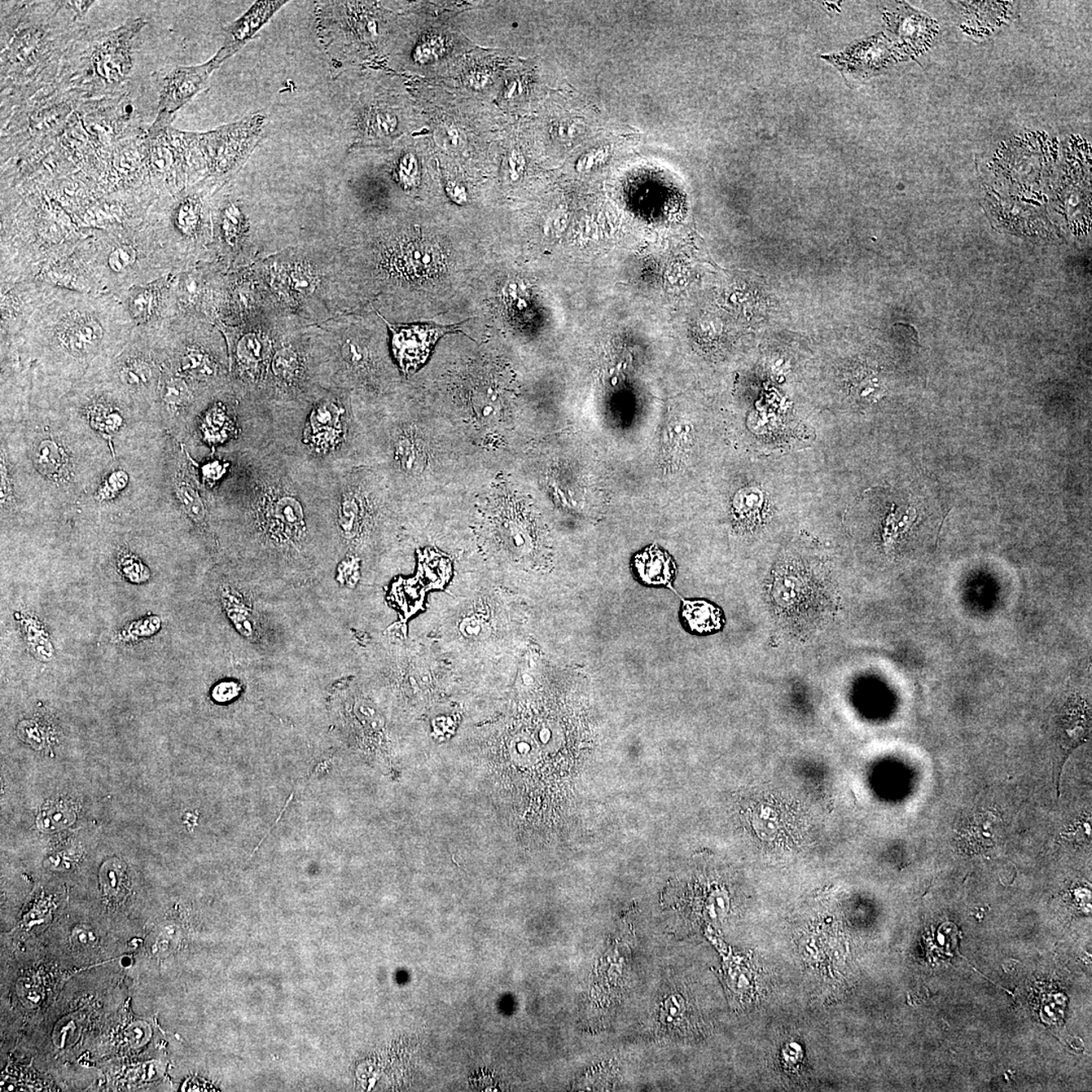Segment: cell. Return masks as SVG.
Returning <instances> with one entry per match:
<instances>
[{
    "mask_svg": "<svg viewBox=\"0 0 1092 1092\" xmlns=\"http://www.w3.org/2000/svg\"><path fill=\"white\" fill-rule=\"evenodd\" d=\"M233 449L221 491L248 558L278 568L313 564L321 528L334 526L331 468L261 425L248 427Z\"/></svg>",
    "mask_w": 1092,
    "mask_h": 1092,
    "instance_id": "6da1fadb",
    "label": "cell"
},
{
    "mask_svg": "<svg viewBox=\"0 0 1092 1092\" xmlns=\"http://www.w3.org/2000/svg\"><path fill=\"white\" fill-rule=\"evenodd\" d=\"M94 2H2V116L56 85Z\"/></svg>",
    "mask_w": 1092,
    "mask_h": 1092,
    "instance_id": "7a4b0ae2",
    "label": "cell"
},
{
    "mask_svg": "<svg viewBox=\"0 0 1092 1092\" xmlns=\"http://www.w3.org/2000/svg\"><path fill=\"white\" fill-rule=\"evenodd\" d=\"M146 24L139 17L111 30L91 33L86 29L66 53L56 85L81 100L124 95L138 37Z\"/></svg>",
    "mask_w": 1092,
    "mask_h": 1092,
    "instance_id": "3957f363",
    "label": "cell"
},
{
    "mask_svg": "<svg viewBox=\"0 0 1092 1092\" xmlns=\"http://www.w3.org/2000/svg\"><path fill=\"white\" fill-rule=\"evenodd\" d=\"M79 102L83 100L55 85L2 116L8 117L2 121V161L51 147Z\"/></svg>",
    "mask_w": 1092,
    "mask_h": 1092,
    "instance_id": "277c9868",
    "label": "cell"
},
{
    "mask_svg": "<svg viewBox=\"0 0 1092 1092\" xmlns=\"http://www.w3.org/2000/svg\"><path fill=\"white\" fill-rule=\"evenodd\" d=\"M306 415H293L288 426L280 427L279 431L302 426V433L289 442L306 458L324 467L344 466L352 428L343 403L329 394L314 399L309 405L310 412H306Z\"/></svg>",
    "mask_w": 1092,
    "mask_h": 1092,
    "instance_id": "5b68a950",
    "label": "cell"
},
{
    "mask_svg": "<svg viewBox=\"0 0 1092 1092\" xmlns=\"http://www.w3.org/2000/svg\"><path fill=\"white\" fill-rule=\"evenodd\" d=\"M223 64L214 55L207 63L181 66L154 77L158 90V113L150 127L153 130L168 128L175 113L203 90L209 78Z\"/></svg>",
    "mask_w": 1092,
    "mask_h": 1092,
    "instance_id": "8992f818",
    "label": "cell"
},
{
    "mask_svg": "<svg viewBox=\"0 0 1092 1092\" xmlns=\"http://www.w3.org/2000/svg\"><path fill=\"white\" fill-rule=\"evenodd\" d=\"M393 350L402 370L413 371L426 362L434 344L445 333L454 330L451 327L432 325L392 326Z\"/></svg>",
    "mask_w": 1092,
    "mask_h": 1092,
    "instance_id": "52a82bcc",
    "label": "cell"
},
{
    "mask_svg": "<svg viewBox=\"0 0 1092 1092\" xmlns=\"http://www.w3.org/2000/svg\"><path fill=\"white\" fill-rule=\"evenodd\" d=\"M287 2H257L253 4L247 12L232 23L225 30V39L220 50L217 52V58L221 62H225L227 59L236 54L237 52L242 49L258 33L263 25L273 17L276 12H279Z\"/></svg>",
    "mask_w": 1092,
    "mask_h": 1092,
    "instance_id": "ba28073f",
    "label": "cell"
},
{
    "mask_svg": "<svg viewBox=\"0 0 1092 1092\" xmlns=\"http://www.w3.org/2000/svg\"><path fill=\"white\" fill-rule=\"evenodd\" d=\"M57 440H44L34 449V463L44 477L54 484H63L71 477L72 456L67 446Z\"/></svg>",
    "mask_w": 1092,
    "mask_h": 1092,
    "instance_id": "9c48e42d",
    "label": "cell"
},
{
    "mask_svg": "<svg viewBox=\"0 0 1092 1092\" xmlns=\"http://www.w3.org/2000/svg\"><path fill=\"white\" fill-rule=\"evenodd\" d=\"M174 491L184 514L203 532L210 530V513L187 463L181 464L174 479Z\"/></svg>",
    "mask_w": 1092,
    "mask_h": 1092,
    "instance_id": "30bf717a",
    "label": "cell"
},
{
    "mask_svg": "<svg viewBox=\"0 0 1092 1092\" xmlns=\"http://www.w3.org/2000/svg\"><path fill=\"white\" fill-rule=\"evenodd\" d=\"M634 568L639 580L647 586H670L676 574L672 556L656 545L635 555Z\"/></svg>",
    "mask_w": 1092,
    "mask_h": 1092,
    "instance_id": "8fae6325",
    "label": "cell"
},
{
    "mask_svg": "<svg viewBox=\"0 0 1092 1092\" xmlns=\"http://www.w3.org/2000/svg\"><path fill=\"white\" fill-rule=\"evenodd\" d=\"M270 370L276 388L288 396V389L299 390L305 380V358L292 346H282L271 359Z\"/></svg>",
    "mask_w": 1092,
    "mask_h": 1092,
    "instance_id": "7c38bea8",
    "label": "cell"
},
{
    "mask_svg": "<svg viewBox=\"0 0 1092 1092\" xmlns=\"http://www.w3.org/2000/svg\"><path fill=\"white\" fill-rule=\"evenodd\" d=\"M25 643L37 660L47 663L54 659L55 647L46 626L32 613H16Z\"/></svg>",
    "mask_w": 1092,
    "mask_h": 1092,
    "instance_id": "4fadbf2b",
    "label": "cell"
},
{
    "mask_svg": "<svg viewBox=\"0 0 1092 1092\" xmlns=\"http://www.w3.org/2000/svg\"><path fill=\"white\" fill-rule=\"evenodd\" d=\"M682 616L689 629L699 634L716 633L723 626L721 609L705 600L684 601Z\"/></svg>",
    "mask_w": 1092,
    "mask_h": 1092,
    "instance_id": "5bb4252c",
    "label": "cell"
},
{
    "mask_svg": "<svg viewBox=\"0 0 1092 1092\" xmlns=\"http://www.w3.org/2000/svg\"><path fill=\"white\" fill-rule=\"evenodd\" d=\"M403 270L416 276H429L441 269L442 256L436 247L429 243H412L402 253Z\"/></svg>",
    "mask_w": 1092,
    "mask_h": 1092,
    "instance_id": "9a60e30c",
    "label": "cell"
},
{
    "mask_svg": "<svg viewBox=\"0 0 1092 1092\" xmlns=\"http://www.w3.org/2000/svg\"><path fill=\"white\" fill-rule=\"evenodd\" d=\"M104 337V329L98 320L85 319L67 329L62 342L69 352L83 355L94 350Z\"/></svg>",
    "mask_w": 1092,
    "mask_h": 1092,
    "instance_id": "2e32d148",
    "label": "cell"
},
{
    "mask_svg": "<svg viewBox=\"0 0 1092 1092\" xmlns=\"http://www.w3.org/2000/svg\"><path fill=\"white\" fill-rule=\"evenodd\" d=\"M203 213L204 208L200 196L192 195L183 197L173 210L174 225L184 235L195 234L200 229L201 220H203Z\"/></svg>",
    "mask_w": 1092,
    "mask_h": 1092,
    "instance_id": "e0dca14e",
    "label": "cell"
},
{
    "mask_svg": "<svg viewBox=\"0 0 1092 1092\" xmlns=\"http://www.w3.org/2000/svg\"><path fill=\"white\" fill-rule=\"evenodd\" d=\"M265 341L256 334H248L239 342L237 348V359L244 372L248 376H254L265 362Z\"/></svg>",
    "mask_w": 1092,
    "mask_h": 1092,
    "instance_id": "ac0fdd59",
    "label": "cell"
},
{
    "mask_svg": "<svg viewBox=\"0 0 1092 1092\" xmlns=\"http://www.w3.org/2000/svg\"><path fill=\"white\" fill-rule=\"evenodd\" d=\"M162 627L161 618L150 615L141 618L122 627L113 635V643H135L140 640L150 638L159 633Z\"/></svg>",
    "mask_w": 1092,
    "mask_h": 1092,
    "instance_id": "d6986e66",
    "label": "cell"
},
{
    "mask_svg": "<svg viewBox=\"0 0 1092 1092\" xmlns=\"http://www.w3.org/2000/svg\"><path fill=\"white\" fill-rule=\"evenodd\" d=\"M76 813L67 804H54L44 807L37 818V827L43 832H53L71 826L76 822Z\"/></svg>",
    "mask_w": 1092,
    "mask_h": 1092,
    "instance_id": "ffe728a7",
    "label": "cell"
},
{
    "mask_svg": "<svg viewBox=\"0 0 1092 1092\" xmlns=\"http://www.w3.org/2000/svg\"><path fill=\"white\" fill-rule=\"evenodd\" d=\"M363 126L368 137L384 139L392 137L396 133L399 121L392 112L372 108L364 118Z\"/></svg>",
    "mask_w": 1092,
    "mask_h": 1092,
    "instance_id": "44dd1931",
    "label": "cell"
},
{
    "mask_svg": "<svg viewBox=\"0 0 1092 1092\" xmlns=\"http://www.w3.org/2000/svg\"><path fill=\"white\" fill-rule=\"evenodd\" d=\"M162 398L166 407L173 414L183 413L192 402V392L181 377H171L164 385Z\"/></svg>",
    "mask_w": 1092,
    "mask_h": 1092,
    "instance_id": "7402d4cb",
    "label": "cell"
},
{
    "mask_svg": "<svg viewBox=\"0 0 1092 1092\" xmlns=\"http://www.w3.org/2000/svg\"><path fill=\"white\" fill-rule=\"evenodd\" d=\"M117 565L118 573L131 584L141 585L150 581V569L129 551H122L118 554Z\"/></svg>",
    "mask_w": 1092,
    "mask_h": 1092,
    "instance_id": "603a6c76",
    "label": "cell"
},
{
    "mask_svg": "<svg viewBox=\"0 0 1092 1092\" xmlns=\"http://www.w3.org/2000/svg\"><path fill=\"white\" fill-rule=\"evenodd\" d=\"M182 371L201 377H214L217 375L216 362L208 353L199 348H188L182 358Z\"/></svg>",
    "mask_w": 1092,
    "mask_h": 1092,
    "instance_id": "cb8c5ba5",
    "label": "cell"
},
{
    "mask_svg": "<svg viewBox=\"0 0 1092 1092\" xmlns=\"http://www.w3.org/2000/svg\"><path fill=\"white\" fill-rule=\"evenodd\" d=\"M245 217L238 205L228 203L221 210L220 228L223 239L234 245L244 230Z\"/></svg>",
    "mask_w": 1092,
    "mask_h": 1092,
    "instance_id": "d4e9b609",
    "label": "cell"
},
{
    "mask_svg": "<svg viewBox=\"0 0 1092 1092\" xmlns=\"http://www.w3.org/2000/svg\"><path fill=\"white\" fill-rule=\"evenodd\" d=\"M91 426L104 433L116 432L122 423V416L116 408L107 403H96L90 409Z\"/></svg>",
    "mask_w": 1092,
    "mask_h": 1092,
    "instance_id": "484cf974",
    "label": "cell"
},
{
    "mask_svg": "<svg viewBox=\"0 0 1092 1092\" xmlns=\"http://www.w3.org/2000/svg\"><path fill=\"white\" fill-rule=\"evenodd\" d=\"M764 495L757 489H745L735 495V508L740 518L756 520L761 514Z\"/></svg>",
    "mask_w": 1092,
    "mask_h": 1092,
    "instance_id": "4316f807",
    "label": "cell"
},
{
    "mask_svg": "<svg viewBox=\"0 0 1092 1092\" xmlns=\"http://www.w3.org/2000/svg\"><path fill=\"white\" fill-rule=\"evenodd\" d=\"M120 379L130 388L147 387L153 379L152 368L147 362L136 361L122 368Z\"/></svg>",
    "mask_w": 1092,
    "mask_h": 1092,
    "instance_id": "83f0119b",
    "label": "cell"
},
{
    "mask_svg": "<svg viewBox=\"0 0 1092 1092\" xmlns=\"http://www.w3.org/2000/svg\"><path fill=\"white\" fill-rule=\"evenodd\" d=\"M445 52V41L441 36H429L424 38L418 45L416 46L413 52V58L416 62L420 64H427L434 62L440 58Z\"/></svg>",
    "mask_w": 1092,
    "mask_h": 1092,
    "instance_id": "f1b7e54d",
    "label": "cell"
},
{
    "mask_svg": "<svg viewBox=\"0 0 1092 1092\" xmlns=\"http://www.w3.org/2000/svg\"><path fill=\"white\" fill-rule=\"evenodd\" d=\"M397 177L403 188L411 190L419 182V164L413 153H407L399 161Z\"/></svg>",
    "mask_w": 1092,
    "mask_h": 1092,
    "instance_id": "f546056e",
    "label": "cell"
},
{
    "mask_svg": "<svg viewBox=\"0 0 1092 1092\" xmlns=\"http://www.w3.org/2000/svg\"><path fill=\"white\" fill-rule=\"evenodd\" d=\"M289 287L302 295H310L317 286V278L313 271L302 265H297L288 275Z\"/></svg>",
    "mask_w": 1092,
    "mask_h": 1092,
    "instance_id": "4dcf8cb0",
    "label": "cell"
},
{
    "mask_svg": "<svg viewBox=\"0 0 1092 1092\" xmlns=\"http://www.w3.org/2000/svg\"><path fill=\"white\" fill-rule=\"evenodd\" d=\"M341 354L346 366L352 371H362L370 363V355L366 348L357 341H346Z\"/></svg>",
    "mask_w": 1092,
    "mask_h": 1092,
    "instance_id": "1f68e13d",
    "label": "cell"
},
{
    "mask_svg": "<svg viewBox=\"0 0 1092 1092\" xmlns=\"http://www.w3.org/2000/svg\"><path fill=\"white\" fill-rule=\"evenodd\" d=\"M434 139L438 146L447 151H458L464 145L462 131L454 125H443L434 133Z\"/></svg>",
    "mask_w": 1092,
    "mask_h": 1092,
    "instance_id": "d6a6232c",
    "label": "cell"
},
{
    "mask_svg": "<svg viewBox=\"0 0 1092 1092\" xmlns=\"http://www.w3.org/2000/svg\"><path fill=\"white\" fill-rule=\"evenodd\" d=\"M127 482H128V476L124 472L112 473L111 477L105 480L104 486H100L99 490L98 498L99 501L115 498L118 492L126 488Z\"/></svg>",
    "mask_w": 1092,
    "mask_h": 1092,
    "instance_id": "836d02e7",
    "label": "cell"
},
{
    "mask_svg": "<svg viewBox=\"0 0 1092 1092\" xmlns=\"http://www.w3.org/2000/svg\"><path fill=\"white\" fill-rule=\"evenodd\" d=\"M135 260L136 251L134 248L127 247V245L116 248L108 256L109 267L116 273H121L127 267L133 265Z\"/></svg>",
    "mask_w": 1092,
    "mask_h": 1092,
    "instance_id": "e575fe53",
    "label": "cell"
},
{
    "mask_svg": "<svg viewBox=\"0 0 1092 1092\" xmlns=\"http://www.w3.org/2000/svg\"><path fill=\"white\" fill-rule=\"evenodd\" d=\"M153 297L150 293L142 292L131 300V308L136 318H146L151 312Z\"/></svg>",
    "mask_w": 1092,
    "mask_h": 1092,
    "instance_id": "d590c367",
    "label": "cell"
},
{
    "mask_svg": "<svg viewBox=\"0 0 1092 1092\" xmlns=\"http://www.w3.org/2000/svg\"><path fill=\"white\" fill-rule=\"evenodd\" d=\"M460 631L466 638H479L484 633V624L477 618H467L460 625Z\"/></svg>",
    "mask_w": 1092,
    "mask_h": 1092,
    "instance_id": "8d00e7d4",
    "label": "cell"
},
{
    "mask_svg": "<svg viewBox=\"0 0 1092 1092\" xmlns=\"http://www.w3.org/2000/svg\"><path fill=\"white\" fill-rule=\"evenodd\" d=\"M509 171L513 182L518 181L520 175L523 173L525 160L518 151H512L508 158Z\"/></svg>",
    "mask_w": 1092,
    "mask_h": 1092,
    "instance_id": "74e56055",
    "label": "cell"
},
{
    "mask_svg": "<svg viewBox=\"0 0 1092 1092\" xmlns=\"http://www.w3.org/2000/svg\"><path fill=\"white\" fill-rule=\"evenodd\" d=\"M445 191L451 200L455 204L463 205L468 201L467 188L458 182H449L446 184Z\"/></svg>",
    "mask_w": 1092,
    "mask_h": 1092,
    "instance_id": "f35d334b",
    "label": "cell"
},
{
    "mask_svg": "<svg viewBox=\"0 0 1092 1092\" xmlns=\"http://www.w3.org/2000/svg\"><path fill=\"white\" fill-rule=\"evenodd\" d=\"M468 81L469 86L472 87L473 90H480L485 89L486 86H488L491 81V76L490 74L486 71H472V73H469Z\"/></svg>",
    "mask_w": 1092,
    "mask_h": 1092,
    "instance_id": "ab89813d",
    "label": "cell"
},
{
    "mask_svg": "<svg viewBox=\"0 0 1092 1092\" xmlns=\"http://www.w3.org/2000/svg\"><path fill=\"white\" fill-rule=\"evenodd\" d=\"M233 686V684L231 683L219 684L213 692L214 698L219 703H225V701L230 700L234 696Z\"/></svg>",
    "mask_w": 1092,
    "mask_h": 1092,
    "instance_id": "60d3db41",
    "label": "cell"
},
{
    "mask_svg": "<svg viewBox=\"0 0 1092 1092\" xmlns=\"http://www.w3.org/2000/svg\"><path fill=\"white\" fill-rule=\"evenodd\" d=\"M516 91L517 92L522 91V87L520 83L517 81L510 83V85L507 86V89L505 90V98L512 99L513 96L516 94Z\"/></svg>",
    "mask_w": 1092,
    "mask_h": 1092,
    "instance_id": "b9f144b4",
    "label": "cell"
}]
</instances>
